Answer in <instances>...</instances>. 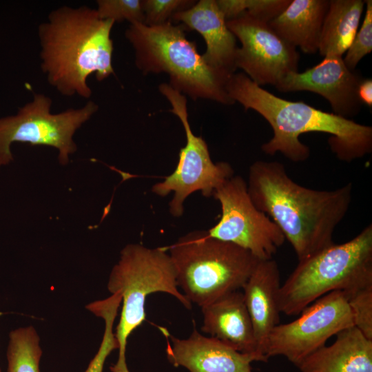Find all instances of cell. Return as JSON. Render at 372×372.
Returning a JSON list of instances; mask_svg holds the SVG:
<instances>
[{
    "mask_svg": "<svg viewBox=\"0 0 372 372\" xmlns=\"http://www.w3.org/2000/svg\"><path fill=\"white\" fill-rule=\"evenodd\" d=\"M329 0H291L287 7L269 23L282 39L307 54L318 51Z\"/></svg>",
    "mask_w": 372,
    "mask_h": 372,
    "instance_id": "cell-19",
    "label": "cell"
},
{
    "mask_svg": "<svg viewBox=\"0 0 372 372\" xmlns=\"http://www.w3.org/2000/svg\"><path fill=\"white\" fill-rule=\"evenodd\" d=\"M178 285L200 307L242 288L260 261L249 251L195 231L166 247Z\"/></svg>",
    "mask_w": 372,
    "mask_h": 372,
    "instance_id": "cell-5",
    "label": "cell"
},
{
    "mask_svg": "<svg viewBox=\"0 0 372 372\" xmlns=\"http://www.w3.org/2000/svg\"><path fill=\"white\" fill-rule=\"evenodd\" d=\"M172 19L202 36L206 44L202 56L209 67L228 75L235 73L236 39L229 30L216 0L196 1L189 8L175 13Z\"/></svg>",
    "mask_w": 372,
    "mask_h": 372,
    "instance_id": "cell-15",
    "label": "cell"
},
{
    "mask_svg": "<svg viewBox=\"0 0 372 372\" xmlns=\"http://www.w3.org/2000/svg\"><path fill=\"white\" fill-rule=\"evenodd\" d=\"M52 99L34 94L31 101L18 108L14 115L0 118V167L13 161V143H29L54 147L61 165L69 163L77 146L73 139L76 130L97 112L98 105L89 101L79 108L53 114Z\"/></svg>",
    "mask_w": 372,
    "mask_h": 372,
    "instance_id": "cell-8",
    "label": "cell"
},
{
    "mask_svg": "<svg viewBox=\"0 0 372 372\" xmlns=\"http://www.w3.org/2000/svg\"><path fill=\"white\" fill-rule=\"evenodd\" d=\"M344 293L352 314L353 326L367 338L372 340V283Z\"/></svg>",
    "mask_w": 372,
    "mask_h": 372,
    "instance_id": "cell-24",
    "label": "cell"
},
{
    "mask_svg": "<svg viewBox=\"0 0 372 372\" xmlns=\"http://www.w3.org/2000/svg\"><path fill=\"white\" fill-rule=\"evenodd\" d=\"M372 283V225L351 240L333 244L298 264L281 285V313L297 316L333 291H349Z\"/></svg>",
    "mask_w": 372,
    "mask_h": 372,
    "instance_id": "cell-6",
    "label": "cell"
},
{
    "mask_svg": "<svg viewBox=\"0 0 372 372\" xmlns=\"http://www.w3.org/2000/svg\"><path fill=\"white\" fill-rule=\"evenodd\" d=\"M166 247L147 248L130 244L121 251L109 276L107 289L121 296L122 309L115 336L118 358L112 372H130L126 364V346L130 335L145 320V303L148 295L164 292L175 297L185 308L192 303L178 289L176 270Z\"/></svg>",
    "mask_w": 372,
    "mask_h": 372,
    "instance_id": "cell-7",
    "label": "cell"
},
{
    "mask_svg": "<svg viewBox=\"0 0 372 372\" xmlns=\"http://www.w3.org/2000/svg\"><path fill=\"white\" fill-rule=\"evenodd\" d=\"M121 303V296L114 293L103 300H96L86 305V309L104 320L105 330L99 350L84 372H103L107 358L112 351L118 349L113 327Z\"/></svg>",
    "mask_w": 372,
    "mask_h": 372,
    "instance_id": "cell-22",
    "label": "cell"
},
{
    "mask_svg": "<svg viewBox=\"0 0 372 372\" xmlns=\"http://www.w3.org/2000/svg\"><path fill=\"white\" fill-rule=\"evenodd\" d=\"M227 25L241 43L236 52V67L256 84L275 87L287 75L298 72L300 54L296 48L268 23L242 14L227 20Z\"/></svg>",
    "mask_w": 372,
    "mask_h": 372,
    "instance_id": "cell-12",
    "label": "cell"
},
{
    "mask_svg": "<svg viewBox=\"0 0 372 372\" xmlns=\"http://www.w3.org/2000/svg\"><path fill=\"white\" fill-rule=\"evenodd\" d=\"M300 316L279 324L270 333L265 354L269 359L282 355L298 366L307 357L325 345L342 330L353 326L346 295L333 291L317 299Z\"/></svg>",
    "mask_w": 372,
    "mask_h": 372,
    "instance_id": "cell-11",
    "label": "cell"
},
{
    "mask_svg": "<svg viewBox=\"0 0 372 372\" xmlns=\"http://www.w3.org/2000/svg\"><path fill=\"white\" fill-rule=\"evenodd\" d=\"M167 335L171 339L166 350L169 362L190 372H252V362L268 361L256 353H240L196 329L187 339Z\"/></svg>",
    "mask_w": 372,
    "mask_h": 372,
    "instance_id": "cell-14",
    "label": "cell"
},
{
    "mask_svg": "<svg viewBox=\"0 0 372 372\" xmlns=\"http://www.w3.org/2000/svg\"><path fill=\"white\" fill-rule=\"evenodd\" d=\"M194 0H142L144 24L154 26L172 21V16L192 7Z\"/></svg>",
    "mask_w": 372,
    "mask_h": 372,
    "instance_id": "cell-27",
    "label": "cell"
},
{
    "mask_svg": "<svg viewBox=\"0 0 372 372\" xmlns=\"http://www.w3.org/2000/svg\"><path fill=\"white\" fill-rule=\"evenodd\" d=\"M183 25L172 21L154 26L134 23L125 36L134 51L136 68L144 74L164 72L169 85L193 100L207 99L223 105L234 102L226 85L232 75L209 67L194 42L189 41Z\"/></svg>",
    "mask_w": 372,
    "mask_h": 372,
    "instance_id": "cell-4",
    "label": "cell"
},
{
    "mask_svg": "<svg viewBox=\"0 0 372 372\" xmlns=\"http://www.w3.org/2000/svg\"><path fill=\"white\" fill-rule=\"evenodd\" d=\"M329 346H323L297 367L301 372H372V340L355 327L336 335Z\"/></svg>",
    "mask_w": 372,
    "mask_h": 372,
    "instance_id": "cell-18",
    "label": "cell"
},
{
    "mask_svg": "<svg viewBox=\"0 0 372 372\" xmlns=\"http://www.w3.org/2000/svg\"><path fill=\"white\" fill-rule=\"evenodd\" d=\"M363 0H331L321 30L318 52L322 56H342L358 32Z\"/></svg>",
    "mask_w": 372,
    "mask_h": 372,
    "instance_id": "cell-20",
    "label": "cell"
},
{
    "mask_svg": "<svg viewBox=\"0 0 372 372\" xmlns=\"http://www.w3.org/2000/svg\"><path fill=\"white\" fill-rule=\"evenodd\" d=\"M212 196L220 205L221 216L207 231L208 234L249 251L259 260L273 259L285 238L278 225L254 205L246 181L233 176Z\"/></svg>",
    "mask_w": 372,
    "mask_h": 372,
    "instance_id": "cell-10",
    "label": "cell"
},
{
    "mask_svg": "<svg viewBox=\"0 0 372 372\" xmlns=\"http://www.w3.org/2000/svg\"><path fill=\"white\" fill-rule=\"evenodd\" d=\"M40 338L32 326L12 330L7 347V372H39Z\"/></svg>",
    "mask_w": 372,
    "mask_h": 372,
    "instance_id": "cell-21",
    "label": "cell"
},
{
    "mask_svg": "<svg viewBox=\"0 0 372 372\" xmlns=\"http://www.w3.org/2000/svg\"><path fill=\"white\" fill-rule=\"evenodd\" d=\"M226 20L246 14L269 23L289 4L291 0H216Z\"/></svg>",
    "mask_w": 372,
    "mask_h": 372,
    "instance_id": "cell-23",
    "label": "cell"
},
{
    "mask_svg": "<svg viewBox=\"0 0 372 372\" xmlns=\"http://www.w3.org/2000/svg\"><path fill=\"white\" fill-rule=\"evenodd\" d=\"M114 24L86 6L51 11L38 27L41 69L48 83L63 96L89 99V76L95 74L102 81L114 74L110 37Z\"/></svg>",
    "mask_w": 372,
    "mask_h": 372,
    "instance_id": "cell-3",
    "label": "cell"
},
{
    "mask_svg": "<svg viewBox=\"0 0 372 372\" xmlns=\"http://www.w3.org/2000/svg\"><path fill=\"white\" fill-rule=\"evenodd\" d=\"M358 95L362 104L372 107V80L371 79L364 78L360 82Z\"/></svg>",
    "mask_w": 372,
    "mask_h": 372,
    "instance_id": "cell-28",
    "label": "cell"
},
{
    "mask_svg": "<svg viewBox=\"0 0 372 372\" xmlns=\"http://www.w3.org/2000/svg\"><path fill=\"white\" fill-rule=\"evenodd\" d=\"M247 185L254 205L278 225L298 261L334 244L333 232L352 199L351 183L333 190L308 188L278 161L252 163Z\"/></svg>",
    "mask_w": 372,
    "mask_h": 372,
    "instance_id": "cell-1",
    "label": "cell"
},
{
    "mask_svg": "<svg viewBox=\"0 0 372 372\" xmlns=\"http://www.w3.org/2000/svg\"><path fill=\"white\" fill-rule=\"evenodd\" d=\"M280 287L278 264L271 259L260 260L242 288L258 351L265 358L267 338L274 327L280 324Z\"/></svg>",
    "mask_w": 372,
    "mask_h": 372,
    "instance_id": "cell-16",
    "label": "cell"
},
{
    "mask_svg": "<svg viewBox=\"0 0 372 372\" xmlns=\"http://www.w3.org/2000/svg\"><path fill=\"white\" fill-rule=\"evenodd\" d=\"M364 1L366 11L363 23L343 59L347 68L351 70H355L360 60L372 51V1Z\"/></svg>",
    "mask_w": 372,
    "mask_h": 372,
    "instance_id": "cell-26",
    "label": "cell"
},
{
    "mask_svg": "<svg viewBox=\"0 0 372 372\" xmlns=\"http://www.w3.org/2000/svg\"><path fill=\"white\" fill-rule=\"evenodd\" d=\"M96 4L95 10L101 19L144 23L142 0H98Z\"/></svg>",
    "mask_w": 372,
    "mask_h": 372,
    "instance_id": "cell-25",
    "label": "cell"
},
{
    "mask_svg": "<svg viewBox=\"0 0 372 372\" xmlns=\"http://www.w3.org/2000/svg\"><path fill=\"white\" fill-rule=\"evenodd\" d=\"M200 308L204 333L240 353H256L265 358L258 351L242 292L233 291Z\"/></svg>",
    "mask_w": 372,
    "mask_h": 372,
    "instance_id": "cell-17",
    "label": "cell"
},
{
    "mask_svg": "<svg viewBox=\"0 0 372 372\" xmlns=\"http://www.w3.org/2000/svg\"><path fill=\"white\" fill-rule=\"evenodd\" d=\"M0 372H1V368H0Z\"/></svg>",
    "mask_w": 372,
    "mask_h": 372,
    "instance_id": "cell-29",
    "label": "cell"
},
{
    "mask_svg": "<svg viewBox=\"0 0 372 372\" xmlns=\"http://www.w3.org/2000/svg\"><path fill=\"white\" fill-rule=\"evenodd\" d=\"M361 74L347 68L342 56H328L303 72H293L283 78L275 87L282 92L308 91L326 99L333 114L350 119L362 108L358 86Z\"/></svg>",
    "mask_w": 372,
    "mask_h": 372,
    "instance_id": "cell-13",
    "label": "cell"
},
{
    "mask_svg": "<svg viewBox=\"0 0 372 372\" xmlns=\"http://www.w3.org/2000/svg\"><path fill=\"white\" fill-rule=\"evenodd\" d=\"M226 90L235 103L245 110L260 114L273 130V136L264 143V153L278 152L293 162H302L310 156L309 147L300 141L308 132L329 134L328 143L336 157L350 163L372 151V127L333 113L316 109L303 101L281 99L253 82L243 72L229 79Z\"/></svg>",
    "mask_w": 372,
    "mask_h": 372,
    "instance_id": "cell-2",
    "label": "cell"
},
{
    "mask_svg": "<svg viewBox=\"0 0 372 372\" xmlns=\"http://www.w3.org/2000/svg\"><path fill=\"white\" fill-rule=\"evenodd\" d=\"M158 90L171 105L170 112L182 123L186 144L180 150L174 171L164 180L153 185L152 191L162 197L174 193L169 204V213L180 217L183 213V203L191 194L200 191L205 197L212 196L220 185L233 176L234 170L228 163H214L205 141L193 133L188 120L185 96L166 83L160 84Z\"/></svg>",
    "mask_w": 372,
    "mask_h": 372,
    "instance_id": "cell-9",
    "label": "cell"
}]
</instances>
